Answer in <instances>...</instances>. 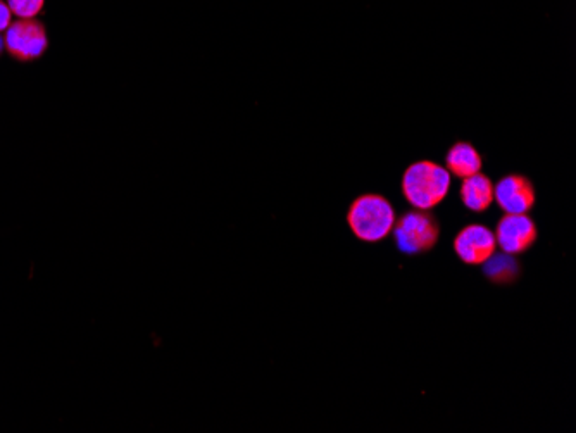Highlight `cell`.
I'll return each instance as SVG.
<instances>
[{
	"label": "cell",
	"instance_id": "6da1fadb",
	"mask_svg": "<svg viewBox=\"0 0 576 433\" xmlns=\"http://www.w3.org/2000/svg\"><path fill=\"white\" fill-rule=\"evenodd\" d=\"M401 187L406 201L414 209L430 211L449 194L451 173L433 161H418L404 171Z\"/></svg>",
	"mask_w": 576,
	"mask_h": 433
},
{
	"label": "cell",
	"instance_id": "7a4b0ae2",
	"mask_svg": "<svg viewBox=\"0 0 576 433\" xmlns=\"http://www.w3.org/2000/svg\"><path fill=\"white\" fill-rule=\"evenodd\" d=\"M347 223L363 242H380L395 225V211L383 195L363 194L352 201Z\"/></svg>",
	"mask_w": 576,
	"mask_h": 433
},
{
	"label": "cell",
	"instance_id": "3957f363",
	"mask_svg": "<svg viewBox=\"0 0 576 433\" xmlns=\"http://www.w3.org/2000/svg\"><path fill=\"white\" fill-rule=\"evenodd\" d=\"M394 242L406 256H420L432 251L440 237V225L430 211L413 209L395 220Z\"/></svg>",
	"mask_w": 576,
	"mask_h": 433
},
{
	"label": "cell",
	"instance_id": "277c9868",
	"mask_svg": "<svg viewBox=\"0 0 576 433\" xmlns=\"http://www.w3.org/2000/svg\"><path fill=\"white\" fill-rule=\"evenodd\" d=\"M6 49L19 61H35L44 56L49 47L45 26L37 19H18L9 26L4 35Z\"/></svg>",
	"mask_w": 576,
	"mask_h": 433
},
{
	"label": "cell",
	"instance_id": "5b68a950",
	"mask_svg": "<svg viewBox=\"0 0 576 433\" xmlns=\"http://www.w3.org/2000/svg\"><path fill=\"white\" fill-rule=\"evenodd\" d=\"M495 242L506 254H523L539 239V228L528 214H506L495 228Z\"/></svg>",
	"mask_w": 576,
	"mask_h": 433
},
{
	"label": "cell",
	"instance_id": "8992f818",
	"mask_svg": "<svg viewBox=\"0 0 576 433\" xmlns=\"http://www.w3.org/2000/svg\"><path fill=\"white\" fill-rule=\"evenodd\" d=\"M494 201L506 214H526L535 206L537 194L528 176L513 173L502 176L494 185Z\"/></svg>",
	"mask_w": 576,
	"mask_h": 433
},
{
	"label": "cell",
	"instance_id": "52a82bcc",
	"mask_svg": "<svg viewBox=\"0 0 576 433\" xmlns=\"http://www.w3.org/2000/svg\"><path fill=\"white\" fill-rule=\"evenodd\" d=\"M495 249L497 242L494 232L483 225L464 226L454 239V251L468 266H480L485 263L494 254Z\"/></svg>",
	"mask_w": 576,
	"mask_h": 433
},
{
	"label": "cell",
	"instance_id": "ba28073f",
	"mask_svg": "<svg viewBox=\"0 0 576 433\" xmlns=\"http://www.w3.org/2000/svg\"><path fill=\"white\" fill-rule=\"evenodd\" d=\"M459 194L464 208L470 209L471 213H485L494 202V182L489 176L476 173L463 178Z\"/></svg>",
	"mask_w": 576,
	"mask_h": 433
},
{
	"label": "cell",
	"instance_id": "9c48e42d",
	"mask_svg": "<svg viewBox=\"0 0 576 433\" xmlns=\"http://www.w3.org/2000/svg\"><path fill=\"white\" fill-rule=\"evenodd\" d=\"M445 164L452 175L468 178L482 171L483 159L470 142H456L447 152Z\"/></svg>",
	"mask_w": 576,
	"mask_h": 433
},
{
	"label": "cell",
	"instance_id": "30bf717a",
	"mask_svg": "<svg viewBox=\"0 0 576 433\" xmlns=\"http://www.w3.org/2000/svg\"><path fill=\"white\" fill-rule=\"evenodd\" d=\"M483 275L490 283L495 285H511L518 282L521 275V264L513 254H492L485 263H483Z\"/></svg>",
	"mask_w": 576,
	"mask_h": 433
},
{
	"label": "cell",
	"instance_id": "8fae6325",
	"mask_svg": "<svg viewBox=\"0 0 576 433\" xmlns=\"http://www.w3.org/2000/svg\"><path fill=\"white\" fill-rule=\"evenodd\" d=\"M6 2L14 16H18L19 19H35L45 6V0H6Z\"/></svg>",
	"mask_w": 576,
	"mask_h": 433
},
{
	"label": "cell",
	"instance_id": "7c38bea8",
	"mask_svg": "<svg viewBox=\"0 0 576 433\" xmlns=\"http://www.w3.org/2000/svg\"><path fill=\"white\" fill-rule=\"evenodd\" d=\"M13 11L7 2L0 0V33H6L7 28L13 25Z\"/></svg>",
	"mask_w": 576,
	"mask_h": 433
},
{
	"label": "cell",
	"instance_id": "4fadbf2b",
	"mask_svg": "<svg viewBox=\"0 0 576 433\" xmlns=\"http://www.w3.org/2000/svg\"><path fill=\"white\" fill-rule=\"evenodd\" d=\"M6 49V42H4V37H2V33H0V52Z\"/></svg>",
	"mask_w": 576,
	"mask_h": 433
}]
</instances>
